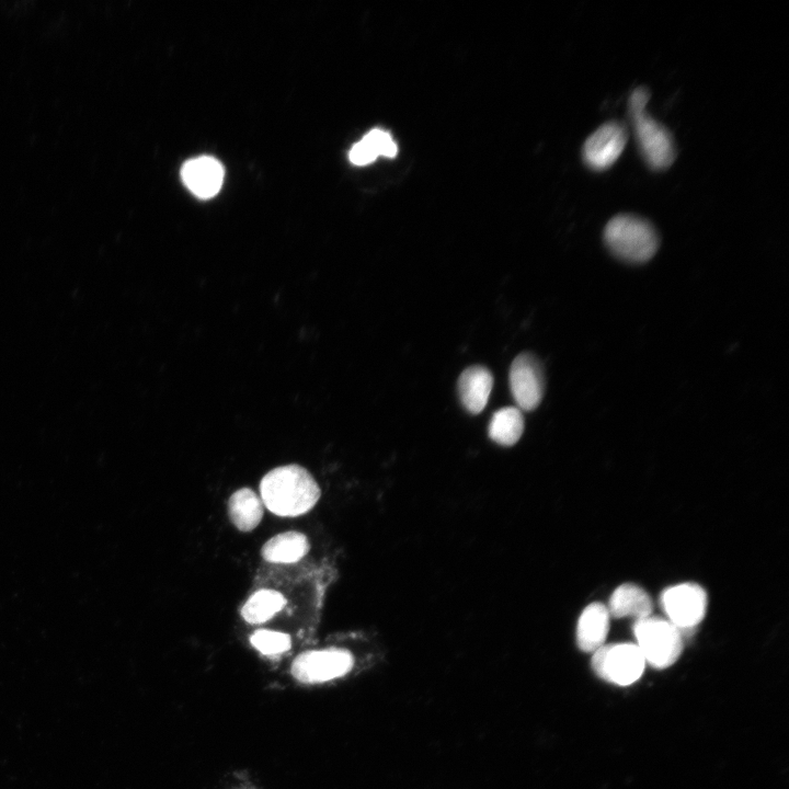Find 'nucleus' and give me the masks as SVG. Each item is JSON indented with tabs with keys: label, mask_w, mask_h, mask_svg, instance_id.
I'll use <instances>...</instances> for the list:
<instances>
[{
	"label": "nucleus",
	"mask_w": 789,
	"mask_h": 789,
	"mask_svg": "<svg viewBox=\"0 0 789 789\" xmlns=\"http://www.w3.org/2000/svg\"><path fill=\"white\" fill-rule=\"evenodd\" d=\"M263 505L282 517L300 516L311 511L321 496V489L302 466L285 465L270 470L260 482Z\"/></svg>",
	"instance_id": "obj_1"
},
{
	"label": "nucleus",
	"mask_w": 789,
	"mask_h": 789,
	"mask_svg": "<svg viewBox=\"0 0 789 789\" xmlns=\"http://www.w3.org/2000/svg\"><path fill=\"white\" fill-rule=\"evenodd\" d=\"M649 99L645 87L636 88L629 98V114L642 158L652 170L661 171L672 165L676 148L668 129L645 112Z\"/></svg>",
	"instance_id": "obj_2"
},
{
	"label": "nucleus",
	"mask_w": 789,
	"mask_h": 789,
	"mask_svg": "<svg viewBox=\"0 0 789 789\" xmlns=\"http://www.w3.org/2000/svg\"><path fill=\"white\" fill-rule=\"evenodd\" d=\"M604 242L619 260L644 263L653 258L660 245L659 235L647 219L632 214L613 217L604 228Z\"/></svg>",
	"instance_id": "obj_3"
},
{
	"label": "nucleus",
	"mask_w": 789,
	"mask_h": 789,
	"mask_svg": "<svg viewBox=\"0 0 789 789\" xmlns=\"http://www.w3.org/2000/svg\"><path fill=\"white\" fill-rule=\"evenodd\" d=\"M633 634L645 663L653 667L671 666L683 651V634L667 619L648 616L636 620Z\"/></svg>",
	"instance_id": "obj_4"
},
{
	"label": "nucleus",
	"mask_w": 789,
	"mask_h": 789,
	"mask_svg": "<svg viewBox=\"0 0 789 789\" xmlns=\"http://www.w3.org/2000/svg\"><path fill=\"white\" fill-rule=\"evenodd\" d=\"M645 660L634 643L604 644L593 653L592 667L602 679L619 686L638 681Z\"/></svg>",
	"instance_id": "obj_5"
},
{
	"label": "nucleus",
	"mask_w": 789,
	"mask_h": 789,
	"mask_svg": "<svg viewBox=\"0 0 789 789\" xmlns=\"http://www.w3.org/2000/svg\"><path fill=\"white\" fill-rule=\"evenodd\" d=\"M660 603L667 620L684 636L694 631L702 621L708 597L700 585L686 582L665 588L661 594Z\"/></svg>",
	"instance_id": "obj_6"
},
{
	"label": "nucleus",
	"mask_w": 789,
	"mask_h": 789,
	"mask_svg": "<svg viewBox=\"0 0 789 789\" xmlns=\"http://www.w3.org/2000/svg\"><path fill=\"white\" fill-rule=\"evenodd\" d=\"M352 665V654L346 650H311L297 655L290 671L297 681L312 684L343 676Z\"/></svg>",
	"instance_id": "obj_7"
},
{
	"label": "nucleus",
	"mask_w": 789,
	"mask_h": 789,
	"mask_svg": "<svg viewBox=\"0 0 789 789\" xmlns=\"http://www.w3.org/2000/svg\"><path fill=\"white\" fill-rule=\"evenodd\" d=\"M510 385L519 410L536 409L545 393V375L539 359L531 353L519 354L511 365Z\"/></svg>",
	"instance_id": "obj_8"
},
{
	"label": "nucleus",
	"mask_w": 789,
	"mask_h": 789,
	"mask_svg": "<svg viewBox=\"0 0 789 789\" xmlns=\"http://www.w3.org/2000/svg\"><path fill=\"white\" fill-rule=\"evenodd\" d=\"M627 140L628 130L622 123L610 121L603 124L583 145L582 157L585 164L595 171L608 169L622 153Z\"/></svg>",
	"instance_id": "obj_9"
},
{
	"label": "nucleus",
	"mask_w": 789,
	"mask_h": 789,
	"mask_svg": "<svg viewBox=\"0 0 789 789\" xmlns=\"http://www.w3.org/2000/svg\"><path fill=\"white\" fill-rule=\"evenodd\" d=\"M224 178L222 164L210 156L190 159L181 168L184 185L202 199L214 197L220 191Z\"/></svg>",
	"instance_id": "obj_10"
},
{
	"label": "nucleus",
	"mask_w": 789,
	"mask_h": 789,
	"mask_svg": "<svg viewBox=\"0 0 789 789\" xmlns=\"http://www.w3.org/2000/svg\"><path fill=\"white\" fill-rule=\"evenodd\" d=\"M610 615L603 603H591L582 611L576 625V643L584 652H595L604 645L609 631Z\"/></svg>",
	"instance_id": "obj_11"
},
{
	"label": "nucleus",
	"mask_w": 789,
	"mask_h": 789,
	"mask_svg": "<svg viewBox=\"0 0 789 789\" xmlns=\"http://www.w3.org/2000/svg\"><path fill=\"white\" fill-rule=\"evenodd\" d=\"M457 386L462 405L470 413L477 414L489 401L493 376L487 367L470 366L460 374Z\"/></svg>",
	"instance_id": "obj_12"
},
{
	"label": "nucleus",
	"mask_w": 789,
	"mask_h": 789,
	"mask_svg": "<svg viewBox=\"0 0 789 789\" xmlns=\"http://www.w3.org/2000/svg\"><path fill=\"white\" fill-rule=\"evenodd\" d=\"M610 617H632L636 620L651 616L653 604L650 595L639 585L625 583L618 586L607 606Z\"/></svg>",
	"instance_id": "obj_13"
},
{
	"label": "nucleus",
	"mask_w": 789,
	"mask_h": 789,
	"mask_svg": "<svg viewBox=\"0 0 789 789\" xmlns=\"http://www.w3.org/2000/svg\"><path fill=\"white\" fill-rule=\"evenodd\" d=\"M228 517L240 531L248 533L258 527L263 517V502L250 488L236 490L228 500Z\"/></svg>",
	"instance_id": "obj_14"
},
{
	"label": "nucleus",
	"mask_w": 789,
	"mask_h": 789,
	"mask_svg": "<svg viewBox=\"0 0 789 789\" xmlns=\"http://www.w3.org/2000/svg\"><path fill=\"white\" fill-rule=\"evenodd\" d=\"M310 549L307 536L289 530L271 537L262 547V558L272 563H294L304 558Z\"/></svg>",
	"instance_id": "obj_15"
},
{
	"label": "nucleus",
	"mask_w": 789,
	"mask_h": 789,
	"mask_svg": "<svg viewBox=\"0 0 789 789\" xmlns=\"http://www.w3.org/2000/svg\"><path fill=\"white\" fill-rule=\"evenodd\" d=\"M286 603L282 593L274 590H260L247 599L240 614L251 625L262 624L281 611Z\"/></svg>",
	"instance_id": "obj_16"
},
{
	"label": "nucleus",
	"mask_w": 789,
	"mask_h": 789,
	"mask_svg": "<svg viewBox=\"0 0 789 789\" xmlns=\"http://www.w3.org/2000/svg\"><path fill=\"white\" fill-rule=\"evenodd\" d=\"M524 431L522 411L514 407L498 410L489 424V436L503 446H512L518 442Z\"/></svg>",
	"instance_id": "obj_17"
},
{
	"label": "nucleus",
	"mask_w": 789,
	"mask_h": 789,
	"mask_svg": "<svg viewBox=\"0 0 789 789\" xmlns=\"http://www.w3.org/2000/svg\"><path fill=\"white\" fill-rule=\"evenodd\" d=\"M251 644L265 655H273L286 652L291 644L289 634L261 629L250 637Z\"/></svg>",
	"instance_id": "obj_18"
},
{
	"label": "nucleus",
	"mask_w": 789,
	"mask_h": 789,
	"mask_svg": "<svg viewBox=\"0 0 789 789\" xmlns=\"http://www.w3.org/2000/svg\"><path fill=\"white\" fill-rule=\"evenodd\" d=\"M363 139L373 148L377 156L392 158L397 155V144L391 135L382 129H371Z\"/></svg>",
	"instance_id": "obj_19"
},
{
	"label": "nucleus",
	"mask_w": 789,
	"mask_h": 789,
	"mask_svg": "<svg viewBox=\"0 0 789 789\" xmlns=\"http://www.w3.org/2000/svg\"><path fill=\"white\" fill-rule=\"evenodd\" d=\"M377 157V153L363 138L354 144L348 152V159L355 165H366L375 161Z\"/></svg>",
	"instance_id": "obj_20"
}]
</instances>
